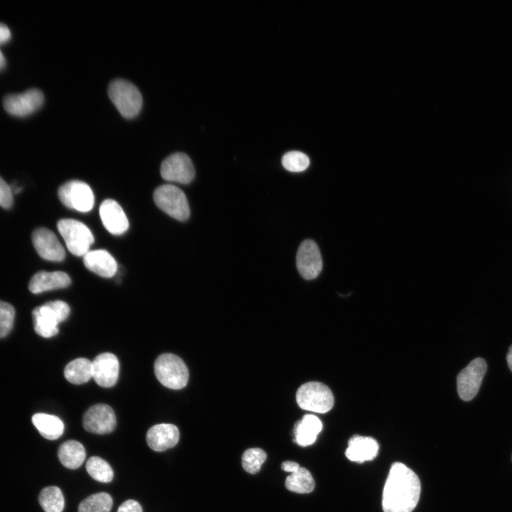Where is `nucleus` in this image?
I'll use <instances>...</instances> for the list:
<instances>
[{
	"label": "nucleus",
	"mask_w": 512,
	"mask_h": 512,
	"mask_svg": "<svg viewBox=\"0 0 512 512\" xmlns=\"http://www.w3.org/2000/svg\"><path fill=\"white\" fill-rule=\"evenodd\" d=\"M417 475L401 462H394L387 477L382 497L384 512H412L420 495Z\"/></svg>",
	"instance_id": "f257e3e1"
},
{
	"label": "nucleus",
	"mask_w": 512,
	"mask_h": 512,
	"mask_svg": "<svg viewBox=\"0 0 512 512\" xmlns=\"http://www.w3.org/2000/svg\"><path fill=\"white\" fill-rule=\"evenodd\" d=\"M70 311L68 304L60 300L48 302L36 307L32 311L36 333L45 338L56 335L58 324L68 317Z\"/></svg>",
	"instance_id": "f03ea898"
},
{
	"label": "nucleus",
	"mask_w": 512,
	"mask_h": 512,
	"mask_svg": "<svg viewBox=\"0 0 512 512\" xmlns=\"http://www.w3.org/2000/svg\"><path fill=\"white\" fill-rule=\"evenodd\" d=\"M108 95L119 113L125 118H133L140 112L142 97L139 89L130 81L122 78L112 80Z\"/></svg>",
	"instance_id": "7ed1b4c3"
},
{
	"label": "nucleus",
	"mask_w": 512,
	"mask_h": 512,
	"mask_svg": "<svg viewBox=\"0 0 512 512\" xmlns=\"http://www.w3.org/2000/svg\"><path fill=\"white\" fill-rule=\"evenodd\" d=\"M154 373L165 387L173 390L184 388L188 380V370L183 361L173 353H163L154 363Z\"/></svg>",
	"instance_id": "20e7f679"
},
{
	"label": "nucleus",
	"mask_w": 512,
	"mask_h": 512,
	"mask_svg": "<svg viewBox=\"0 0 512 512\" xmlns=\"http://www.w3.org/2000/svg\"><path fill=\"white\" fill-rule=\"evenodd\" d=\"M296 400L305 410L326 413L333 407L334 395L326 385L319 382H308L297 390Z\"/></svg>",
	"instance_id": "39448f33"
},
{
	"label": "nucleus",
	"mask_w": 512,
	"mask_h": 512,
	"mask_svg": "<svg viewBox=\"0 0 512 512\" xmlns=\"http://www.w3.org/2000/svg\"><path fill=\"white\" fill-rule=\"evenodd\" d=\"M156 206L171 217L186 220L190 215V208L184 193L177 186L165 184L156 188L153 195Z\"/></svg>",
	"instance_id": "423d86ee"
},
{
	"label": "nucleus",
	"mask_w": 512,
	"mask_h": 512,
	"mask_svg": "<svg viewBox=\"0 0 512 512\" xmlns=\"http://www.w3.org/2000/svg\"><path fill=\"white\" fill-rule=\"evenodd\" d=\"M57 228L73 255L84 256L89 251L94 237L84 223L74 219H61L58 222Z\"/></svg>",
	"instance_id": "0eeeda50"
},
{
	"label": "nucleus",
	"mask_w": 512,
	"mask_h": 512,
	"mask_svg": "<svg viewBox=\"0 0 512 512\" xmlns=\"http://www.w3.org/2000/svg\"><path fill=\"white\" fill-rule=\"evenodd\" d=\"M58 195L66 207L80 212H88L94 206L95 198L91 188L81 181L72 180L63 184L58 188Z\"/></svg>",
	"instance_id": "6e6552de"
},
{
	"label": "nucleus",
	"mask_w": 512,
	"mask_h": 512,
	"mask_svg": "<svg viewBox=\"0 0 512 512\" xmlns=\"http://www.w3.org/2000/svg\"><path fill=\"white\" fill-rule=\"evenodd\" d=\"M486 370V361L476 358L459 373L457 378V392L462 400L469 401L476 395Z\"/></svg>",
	"instance_id": "1a4fd4ad"
},
{
	"label": "nucleus",
	"mask_w": 512,
	"mask_h": 512,
	"mask_svg": "<svg viewBox=\"0 0 512 512\" xmlns=\"http://www.w3.org/2000/svg\"><path fill=\"white\" fill-rule=\"evenodd\" d=\"M161 175L166 181L187 184L193 179L195 169L188 155L176 152L169 155L163 161Z\"/></svg>",
	"instance_id": "9d476101"
},
{
	"label": "nucleus",
	"mask_w": 512,
	"mask_h": 512,
	"mask_svg": "<svg viewBox=\"0 0 512 512\" xmlns=\"http://www.w3.org/2000/svg\"><path fill=\"white\" fill-rule=\"evenodd\" d=\"M44 101L43 92L36 88L20 94H10L4 97L3 106L10 114L24 117L32 114L42 105Z\"/></svg>",
	"instance_id": "9b49d317"
},
{
	"label": "nucleus",
	"mask_w": 512,
	"mask_h": 512,
	"mask_svg": "<svg viewBox=\"0 0 512 512\" xmlns=\"http://www.w3.org/2000/svg\"><path fill=\"white\" fill-rule=\"evenodd\" d=\"M296 265L300 275L305 279H315L320 274L322 258L316 243L312 240H305L299 245Z\"/></svg>",
	"instance_id": "f8f14e48"
},
{
	"label": "nucleus",
	"mask_w": 512,
	"mask_h": 512,
	"mask_svg": "<svg viewBox=\"0 0 512 512\" xmlns=\"http://www.w3.org/2000/svg\"><path fill=\"white\" fill-rule=\"evenodd\" d=\"M117 424L112 408L106 404H96L90 407L84 414L82 425L89 432L99 434L112 432Z\"/></svg>",
	"instance_id": "ddd939ff"
},
{
	"label": "nucleus",
	"mask_w": 512,
	"mask_h": 512,
	"mask_svg": "<svg viewBox=\"0 0 512 512\" xmlns=\"http://www.w3.org/2000/svg\"><path fill=\"white\" fill-rule=\"evenodd\" d=\"M92 378L95 383L103 388L114 386L117 382L119 373V363L112 353H102L92 361Z\"/></svg>",
	"instance_id": "4468645a"
},
{
	"label": "nucleus",
	"mask_w": 512,
	"mask_h": 512,
	"mask_svg": "<svg viewBox=\"0 0 512 512\" xmlns=\"http://www.w3.org/2000/svg\"><path fill=\"white\" fill-rule=\"evenodd\" d=\"M32 242L38 255L49 261H62L65 252L55 235L46 228L36 229L32 234Z\"/></svg>",
	"instance_id": "2eb2a0df"
},
{
	"label": "nucleus",
	"mask_w": 512,
	"mask_h": 512,
	"mask_svg": "<svg viewBox=\"0 0 512 512\" xmlns=\"http://www.w3.org/2000/svg\"><path fill=\"white\" fill-rule=\"evenodd\" d=\"M100 215L105 228L112 234L121 235L129 228L128 219L119 203L105 200L100 206Z\"/></svg>",
	"instance_id": "dca6fc26"
},
{
	"label": "nucleus",
	"mask_w": 512,
	"mask_h": 512,
	"mask_svg": "<svg viewBox=\"0 0 512 512\" xmlns=\"http://www.w3.org/2000/svg\"><path fill=\"white\" fill-rule=\"evenodd\" d=\"M179 432L172 424H158L147 431L146 440L149 447L156 452H163L174 447L178 442Z\"/></svg>",
	"instance_id": "f3484780"
},
{
	"label": "nucleus",
	"mask_w": 512,
	"mask_h": 512,
	"mask_svg": "<svg viewBox=\"0 0 512 512\" xmlns=\"http://www.w3.org/2000/svg\"><path fill=\"white\" fill-rule=\"evenodd\" d=\"M378 449L375 439L356 434L349 439L345 454L352 462L363 463L375 459Z\"/></svg>",
	"instance_id": "a211bd4d"
},
{
	"label": "nucleus",
	"mask_w": 512,
	"mask_h": 512,
	"mask_svg": "<svg viewBox=\"0 0 512 512\" xmlns=\"http://www.w3.org/2000/svg\"><path fill=\"white\" fill-rule=\"evenodd\" d=\"M71 283L70 277L64 272L39 271L31 279L28 289L33 294L43 292L65 288Z\"/></svg>",
	"instance_id": "6ab92c4d"
},
{
	"label": "nucleus",
	"mask_w": 512,
	"mask_h": 512,
	"mask_svg": "<svg viewBox=\"0 0 512 512\" xmlns=\"http://www.w3.org/2000/svg\"><path fill=\"white\" fill-rule=\"evenodd\" d=\"M83 262L87 269L103 277H112L117 270L116 260L105 250H89Z\"/></svg>",
	"instance_id": "aec40b11"
},
{
	"label": "nucleus",
	"mask_w": 512,
	"mask_h": 512,
	"mask_svg": "<svg viewBox=\"0 0 512 512\" xmlns=\"http://www.w3.org/2000/svg\"><path fill=\"white\" fill-rule=\"evenodd\" d=\"M322 427L319 417L311 414L305 415L295 424L294 442L302 447L312 444L322 430Z\"/></svg>",
	"instance_id": "412c9836"
},
{
	"label": "nucleus",
	"mask_w": 512,
	"mask_h": 512,
	"mask_svg": "<svg viewBox=\"0 0 512 512\" xmlns=\"http://www.w3.org/2000/svg\"><path fill=\"white\" fill-rule=\"evenodd\" d=\"M58 457L66 468L75 469L80 467L86 457V452L81 443L76 440H68L59 447Z\"/></svg>",
	"instance_id": "4be33fe9"
},
{
	"label": "nucleus",
	"mask_w": 512,
	"mask_h": 512,
	"mask_svg": "<svg viewBox=\"0 0 512 512\" xmlns=\"http://www.w3.org/2000/svg\"><path fill=\"white\" fill-rule=\"evenodd\" d=\"M32 422L40 434L46 439H56L63 433L64 424L55 415L36 413L32 417Z\"/></svg>",
	"instance_id": "5701e85b"
},
{
	"label": "nucleus",
	"mask_w": 512,
	"mask_h": 512,
	"mask_svg": "<svg viewBox=\"0 0 512 512\" xmlns=\"http://www.w3.org/2000/svg\"><path fill=\"white\" fill-rule=\"evenodd\" d=\"M65 379L75 385L88 382L92 378V363L85 358H78L68 363L64 369Z\"/></svg>",
	"instance_id": "b1692460"
},
{
	"label": "nucleus",
	"mask_w": 512,
	"mask_h": 512,
	"mask_svg": "<svg viewBox=\"0 0 512 512\" xmlns=\"http://www.w3.org/2000/svg\"><path fill=\"white\" fill-rule=\"evenodd\" d=\"M314 481L311 473L305 468L299 466L291 473L285 480L286 488L298 494H308L314 489Z\"/></svg>",
	"instance_id": "393cba45"
},
{
	"label": "nucleus",
	"mask_w": 512,
	"mask_h": 512,
	"mask_svg": "<svg viewBox=\"0 0 512 512\" xmlns=\"http://www.w3.org/2000/svg\"><path fill=\"white\" fill-rule=\"evenodd\" d=\"M38 501L45 512H62L64 508L63 495L57 486L44 488L39 494Z\"/></svg>",
	"instance_id": "a878e982"
},
{
	"label": "nucleus",
	"mask_w": 512,
	"mask_h": 512,
	"mask_svg": "<svg viewBox=\"0 0 512 512\" xmlns=\"http://www.w3.org/2000/svg\"><path fill=\"white\" fill-rule=\"evenodd\" d=\"M112 503V498L107 493L92 494L81 501L78 512H110Z\"/></svg>",
	"instance_id": "bb28decb"
},
{
	"label": "nucleus",
	"mask_w": 512,
	"mask_h": 512,
	"mask_svg": "<svg viewBox=\"0 0 512 512\" xmlns=\"http://www.w3.org/2000/svg\"><path fill=\"white\" fill-rule=\"evenodd\" d=\"M86 470L95 480L102 483L110 482L114 472L110 465L100 457H90L86 463Z\"/></svg>",
	"instance_id": "cd10ccee"
},
{
	"label": "nucleus",
	"mask_w": 512,
	"mask_h": 512,
	"mask_svg": "<svg viewBox=\"0 0 512 512\" xmlns=\"http://www.w3.org/2000/svg\"><path fill=\"white\" fill-rule=\"evenodd\" d=\"M267 458L266 453L260 448H250L244 452L242 456V466L248 473H257Z\"/></svg>",
	"instance_id": "c85d7f7f"
},
{
	"label": "nucleus",
	"mask_w": 512,
	"mask_h": 512,
	"mask_svg": "<svg viewBox=\"0 0 512 512\" xmlns=\"http://www.w3.org/2000/svg\"><path fill=\"white\" fill-rule=\"evenodd\" d=\"M309 163L307 155L299 151L287 152L282 158V164L284 168L292 172L304 171L308 168Z\"/></svg>",
	"instance_id": "c756f323"
},
{
	"label": "nucleus",
	"mask_w": 512,
	"mask_h": 512,
	"mask_svg": "<svg viewBox=\"0 0 512 512\" xmlns=\"http://www.w3.org/2000/svg\"><path fill=\"white\" fill-rule=\"evenodd\" d=\"M14 316L13 306L0 300V338L7 336L12 329Z\"/></svg>",
	"instance_id": "7c9ffc66"
},
{
	"label": "nucleus",
	"mask_w": 512,
	"mask_h": 512,
	"mask_svg": "<svg viewBox=\"0 0 512 512\" xmlns=\"http://www.w3.org/2000/svg\"><path fill=\"white\" fill-rule=\"evenodd\" d=\"M13 205L11 188L0 176V206L9 209Z\"/></svg>",
	"instance_id": "2f4dec72"
},
{
	"label": "nucleus",
	"mask_w": 512,
	"mask_h": 512,
	"mask_svg": "<svg viewBox=\"0 0 512 512\" xmlns=\"http://www.w3.org/2000/svg\"><path fill=\"white\" fill-rule=\"evenodd\" d=\"M117 512H142V508L139 502L129 499L119 506Z\"/></svg>",
	"instance_id": "473e14b6"
},
{
	"label": "nucleus",
	"mask_w": 512,
	"mask_h": 512,
	"mask_svg": "<svg viewBox=\"0 0 512 512\" xmlns=\"http://www.w3.org/2000/svg\"><path fill=\"white\" fill-rule=\"evenodd\" d=\"M10 38L9 28L5 24L0 23V45L7 42Z\"/></svg>",
	"instance_id": "72a5a7b5"
},
{
	"label": "nucleus",
	"mask_w": 512,
	"mask_h": 512,
	"mask_svg": "<svg viewBox=\"0 0 512 512\" xmlns=\"http://www.w3.org/2000/svg\"><path fill=\"white\" fill-rule=\"evenodd\" d=\"M299 467V465L297 462L292 461H285L281 464L282 469L286 472L292 473L295 471Z\"/></svg>",
	"instance_id": "f704fd0d"
},
{
	"label": "nucleus",
	"mask_w": 512,
	"mask_h": 512,
	"mask_svg": "<svg viewBox=\"0 0 512 512\" xmlns=\"http://www.w3.org/2000/svg\"><path fill=\"white\" fill-rule=\"evenodd\" d=\"M506 360L508 363V368H510L511 371L512 372V345L509 347L507 355H506Z\"/></svg>",
	"instance_id": "c9c22d12"
},
{
	"label": "nucleus",
	"mask_w": 512,
	"mask_h": 512,
	"mask_svg": "<svg viewBox=\"0 0 512 512\" xmlns=\"http://www.w3.org/2000/svg\"><path fill=\"white\" fill-rule=\"evenodd\" d=\"M5 63H6L5 58L3 55V53H1V51L0 50V69L3 68L4 67Z\"/></svg>",
	"instance_id": "e433bc0d"
},
{
	"label": "nucleus",
	"mask_w": 512,
	"mask_h": 512,
	"mask_svg": "<svg viewBox=\"0 0 512 512\" xmlns=\"http://www.w3.org/2000/svg\"><path fill=\"white\" fill-rule=\"evenodd\" d=\"M511 460H512V456H511Z\"/></svg>",
	"instance_id": "4c0bfd02"
}]
</instances>
